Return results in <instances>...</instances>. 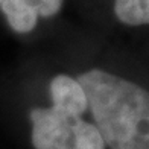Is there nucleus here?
I'll return each mask as SVG.
<instances>
[{
	"label": "nucleus",
	"instance_id": "nucleus-5",
	"mask_svg": "<svg viewBox=\"0 0 149 149\" xmlns=\"http://www.w3.org/2000/svg\"><path fill=\"white\" fill-rule=\"evenodd\" d=\"M114 14L128 26L149 24V0H116Z\"/></svg>",
	"mask_w": 149,
	"mask_h": 149
},
{
	"label": "nucleus",
	"instance_id": "nucleus-3",
	"mask_svg": "<svg viewBox=\"0 0 149 149\" xmlns=\"http://www.w3.org/2000/svg\"><path fill=\"white\" fill-rule=\"evenodd\" d=\"M53 108L72 117H81L88 110L85 93L81 84L67 74H58L49 85Z\"/></svg>",
	"mask_w": 149,
	"mask_h": 149
},
{
	"label": "nucleus",
	"instance_id": "nucleus-1",
	"mask_svg": "<svg viewBox=\"0 0 149 149\" xmlns=\"http://www.w3.org/2000/svg\"><path fill=\"white\" fill-rule=\"evenodd\" d=\"M94 126L110 149H149V91L99 69L78 76Z\"/></svg>",
	"mask_w": 149,
	"mask_h": 149
},
{
	"label": "nucleus",
	"instance_id": "nucleus-6",
	"mask_svg": "<svg viewBox=\"0 0 149 149\" xmlns=\"http://www.w3.org/2000/svg\"><path fill=\"white\" fill-rule=\"evenodd\" d=\"M74 140L78 149H105V141L94 123L81 119L74 128Z\"/></svg>",
	"mask_w": 149,
	"mask_h": 149
},
{
	"label": "nucleus",
	"instance_id": "nucleus-4",
	"mask_svg": "<svg viewBox=\"0 0 149 149\" xmlns=\"http://www.w3.org/2000/svg\"><path fill=\"white\" fill-rule=\"evenodd\" d=\"M0 8L9 28L17 33H28L37 26L38 12L28 0H5Z\"/></svg>",
	"mask_w": 149,
	"mask_h": 149
},
{
	"label": "nucleus",
	"instance_id": "nucleus-8",
	"mask_svg": "<svg viewBox=\"0 0 149 149\" xmlns=\"http://www.w3.org/2000/svg\"><path fill=\"white\" fill-rule=\"evenodd\" d=\"M3 2H5V0H0V5H2V3H3Z\"/></svg>",
	"mask_w": 149,
	"mask_h": 149
},
{
	"label": "nucleus",
	"instance_id": "nucleus-7",
	"mask_svg": "<svg viewBox=\"0 0 149 149\" xmlns=\"http://www.w3.org/2000/svg\"><path fill=\"white\" fill-rule=\"evenodd\" d=\"M28 2L37 9L38 15L52 17L59 12L64 0H28Z\"/></svg>",
	"mask_w": 149,
	"mask_h": 149
},
{
	"label": "nucleus",
	"instance_id": "nucleus-2",
	"mask_svg": "<svg viewBox=\"0 0 149 149\" xmlns=\"http://www.w3.org/2000/svg\"><path fill=\"white\" fill-rule=\"evenodd\" d=\"M81 117L49 108H33L31 111L32 145L35 149H78L74 128Z\"/></svg>",
	"mask_w": 149,
	"mask_h": 149
}]
</instances>
